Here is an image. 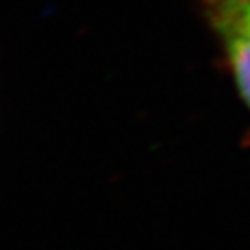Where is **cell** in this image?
Returning <instances> with one entry per match:
<instances>
[{
    "instance_id": "1",
    "label": "cell",
    "mask_w": 250,
    "mask_h": 250,
    "mask_svg": "<svg viewBox=\"0 0 250 250\" xmlns=\"http://www.w3.org/2000/svg\"><path fill=\"white\" fill-rule=\"evenodd\" d=\"M217 33L242 99L250 108V30L233 16L215 7H203Z\"/></svg>"
},
{
    "instance_id": "2",
    "label": "cell",
    "mask_w": 250,
    "mask_h": 250,
    "mask_svg": "<svg viewBox=\"0 0 250 250\" xmlns=\"http://www.w3.org/2000/svg\"><path fill=\"white\" fill-rule=\"evenodd\" d=\"M203 7H215L233 16L250 30V0H202Z\"/></svg>"
}]
</instances>
